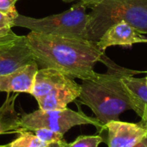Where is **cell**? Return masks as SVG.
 Masks as SVG:
<instances>
[{
	"mask_svg": "<svg viewBox=\"0 0 147 147\" xmlns=\"http://www.w3.org/2000/svg\"><path fill=\"white\" fill-rule=\"evenodd\" d=\"M123 86L132 102L133 110L147 122V84L145 78H137L132 75L121 78Z\"/></svg>",
	"mask_w": 147,
	"mask_h": 147,
	"instance_id": "11",
	"label": "cell"
},
{
	"mask_svg": "<svg viewBox=\"0 0 147 147\" xmlns=\"http://www.w3.org/2000/svg\"><path fill=\"white\" fill-rule=\"evenodd\" d=\"M0 147H9V144L8 145H0Z\"/></svg>",
	"mask_w": 147,
	"mask_h": 147,
	"instance_id": "22",
	"label": "cell"
},
{
	"mask_svg": "<svg viewBox=\"0 0 147 147\" xmlns=\"http://www.w3.org/2000/svg\"><path fill=\"white\" fill-rule=\"evenodd\" d=\"M33 58L40 69H55L71 78L90 79L97 72L95 65L105 52L96 42L86 39L67 38L31 31L26 35Z\"/></svg>",
	"mask_w": 147,
	"mask_h": 147,
	"instance_id": "1",
	"label": "cell"
},
{
	"mask_svg": "<svg viewBox=\"0 0 147 147\" xmlns=\"http://www.w3.org/2000/svg\"><path fill=\"white\" fill-rule=\"evenodd\" d=\"M12 20L0 12V42L10 41L17 35L11 30Z\"/></svg>",
	"mask_w": 147,
	"mask_h": 147,
	"instance_id": "16",
	"label": "cell"
},
{
	"mask_svg": "<svg viewBox=\"0 0 147 147\" xmlns=\"http://www.w3.org/2000/svg\"><path fill=\"white\" fill-rule=\"evenodd\" d=\"M146 84H147V76H146Z\"/></svg>",
	"mask_w": 147,
	"mask_h": 147,
	"instance_id": "24",
	"label": "cell"
},
{
	"mask_svg": "<svg viewBox=\"0 0 147 147\" xmlns=\"http://www.w3.org/2000/svg\"><path fill=\"white\" fill-rule=\"evenodd\" d=\"M6 42H9V41H3V42H0V44H2V43H6Z\"/></svg>",
	"mask_w": 147,
	"mask_h": 147,
	"instance_id": "23",
	"label": "cell"
},
{
	"mask_svg": "<svg viewBox=\"0 0 147 147\" xmlns=\"http://www.w3.org/2000/svg\"><path fill=\"white\" fill-rule=\"evenodd\" d=\"M147 38L124 21L110 26L96 42L97 47L103 52L111 46L132 47L134 44L146 43Z\"/></svg>",
	"mask_w": 147,
	"mask_h": 147,
	"instance_id": "8",
	"label": "cell"
},
{
	"mask_svg": "<svg viewBox=\"0 0 147 147\" xmlns=\"http://www.w3.org/2000/svg\"><path fill=\"white\" fill-rule=\"evenodd\" d=\"M81 92V86L71 78L65 84L53 89L46 96H42L37 102L40 109L44 111L62 110L67 108V105L75 102Z\"/></svg>",
	"mask_w": 147,
	"mask_h": 147,
	"instance_id": "9",
	"label": "cell"
},
{
	"mask_svg": "<svg viewBox=\"0 0 147 147\" xmlns=\"http://www.w3.org/2000/svg\"><path fill=\"white\" fill-rule=\"evenodd\" d=\"M108 131L107 144L109 147H133L147 136V122L130 123L120 120L108 122L102 130Z\"/></svg>",
	"mask_w": 147,
	"mask_h": 147,
	"instance_id": "6",
	"label": "cell"
},
{
	"mask_svg": "<svg viewBox=\"0 0 147 147\" xmlns=\"http://www.w3.org/2000/svg\"><path fill=\"white\" fill-rule=\"evenodd\" d=\"M89 8V40L97 42L110 26L121 21L140 34H147V0H94Z\"/></svg>",
	"mask_w": 147,
	"mask_h": 147,
	"instance_id": "3",
	"label": "cell"
},
{
	"mask_svg": "<svg viewBox=\"0 0 147 147\" xmlns=\"http://www.w3.org/2000/svg\"><path fill=\"white\" fill-rule=\"evenodd\" d=\"M33 132L39 138V140L47 143V145L65 141L64 140V135L47 128H36L33 130Z\"/></svg>",
	"mask_w": 147,
	"mask_h": 147,
	"instance_id": "15",
	"label": "cell"
},
{
	"mask_svg": "<svg viewBox=\"0 0 147 147\" xmlns=\"http://www.w3.org/2000/svg\"><path fill=\"white\" fill-rule=\"evenodd\" d=\"M64 2H72V1H75V0H63ZM80 2H82L86 7H89L90 5V3L94 1V0H78Z\"/></svg>",
	"mask_w": 147,
	"mask_h": 147,
	"instance_id": "20",
	"label": "cell"
},
{
	"mask_svg": "<svg viewBox=\"0 0 147 147\" xmlns=\"http://www.w3.org/2000/svg\"><path fill=\"white\" fill-rule=\"evenodd\" d=\"M86 8L79 1L66 11L43 18H34L19 14L12 21V25L45 34L86 39L89 21Z\"/></svg>",
	"mask_w": 147,
	"mask_h": 147,
	"instance_id": "4",
	"label": "cell"
},
{
	"mask_svg": "<svg viewBox=\"0 0 147 147\" xmlns=\"http://www.w3.org/2000/svg\"><path fill=\"white\" fill-rule=\"evenodd\" d=\"M18 134L19 136L9 144V147H47L49 146L39 140L33 131L24 130Z\"/></svg>",
	"mask_w": 147,
	"mask_h": 147,
	"instance_id": "14",
	"label": "cell"
},
{
	"mask_svg": "<svg viewBox=\"0 0 147 147\" xmlns=\"http://www.w3.org/2000/svg\"><path fill=\"white\" fill-rule=\"evenodd\" d=\"M17 94L9 96L8 93L6 100L0 107V135L20 134L22 130L21 127V116L15 109V102Z\"/></svg>",
	"mask_w": 147,
	"mask_h": 147,
	"instance_id": "13",
	"label": "cell"
},
{
	"mask_svg": "<svg viewBox=\"0 0 147 147\" xmlns=\"http://www.w3.org/2000/svg\"><path fill=\"white\" fill-rule=\"evenodd\" d=\"M35 62L26 36L17 35L14 40L0 44V75L10 73Z\"/></svg>",
	"mask_w": 147,
	"mask_h": 147,
	"instance_id": "7",
	"label": "cell"
},
{
	"mask_svg": "<svg viewBox=\"0 0 147 147\" xmlns=\"http://www.w3.org/2000/svg\"><path fill=\"white\" fill-rule=\"evenodd\" d=\"M103 142V139L100 135H81L73 142L68 144L66 147H98Z\"/></svg>",
	"mask_w": 147,
	"mask_h": 147,
	"instance_id": "17",
	"label": "cell"
},
{
	"mask_svg": "<svg viewBox=\"0 0 147 147\" xmlns=\"http://www.w3.org/2000/svg\"><path fill=\"white\" fill-rule=\"evenodd\" d=\"M71 78L55 69H39L35 74L30 95H32L37 101L53 89L65 84Z\"/></svg>",
	"mask_w": 147,
	"mask_h": 147,
	"instance_id": "12",
	"label": "cell"
},
{
	"mask_svg": "<svg viewBox=\"0 0 147 147\" xmlns=\"http://www.w3.org/2000/svg\"><path fill=\"white\" fill-rule=\"evenodd\" d=\"M66 146H67V143L65 141V142H60V143H53L47 147H66Z\"/></svg>",
	"mask_w": 147,
	"mask_h": 147,
	"instance_id": "19",
	"label": "cell"
},
{
	"mask_svg": "<svg viewBox=\"0 0 147 147\" xmlns=\"http://www.w3.org/2000/svg\"><path fill=\"white\" fill-rule=\"evenodd\" d=\"M17 1L18 0H0V12L13 21L19 15L16 9Z\"/></svg>",
	"mask_w": 147,
	"mask_h": 147,
	"instance_id": "18",
	"label": "cell"
},
{
	"mask_svg": "<svg viewBox=\"0 0 147 147\" xmlns=\"http://www.w3.org/2000/svg\"><path fill=\"white\" fill-rule=\"evenodd\" d=\"M38 70V65L36 62H33L10 73L0 75V91L31 94Z\"/></svg>",
	"mask_w": 147,
	"mask_h": 147,
	"instance_id": "10",
	"label": "cell"
},
{
	"mask_svg": "<svg viewBox=\"0 0 147 147\" xmlns=\"http://www.w3.org/2000/svg\"><path fill=\"white\" fill-rule=\"evenodd\" d=\"M133 147H147V136L146 139H144L141 142H140L139 144H137L136 146Z\"/></svg>",
	"mask_w": 147,
	"mask_h": 147,
	"instance_id": "21",
	"label": "cell"
},
{
	"mask_svg": "<svg viewBox=\"0 0 147 147\" xmlns=\"http://www.w3.org/2000/svg\"><path fill=\"white\" fill-rule=\"evenodd\" d=\"M81 125H94L102 131V125L96 118L86 115L83 111H74L68 108L62 110H35L21 116L22 130L33 131L36 128H47L64 135L71 128Z\"/></svg>",
	"mask_w": 147,
	"mask_h": 147,
	"instance_id": "5",
	"label": "cell"
},
{
	"mask_svg": "<svg viewBox=\"0 0 147 147\" xmlns=\"http://www.w3.org/2000/svg\"><path fill=\"white\" fill-rule=\"evenodd\" d=\"M101 62L108 67V71L96 73L90 79L82 80L81 92L78 99L81 104L86 105L92 110L103 127L108 122L119 120L120 115L123 112L133 110L132 102L121 78L127 75L134 76L140 71L119 66L106 54Z\"/></svg>",
	"mask_w": 147,
	"mask_h": 147,
	"instance_id": "2",
	"label": "cell"
}]
</instances>
